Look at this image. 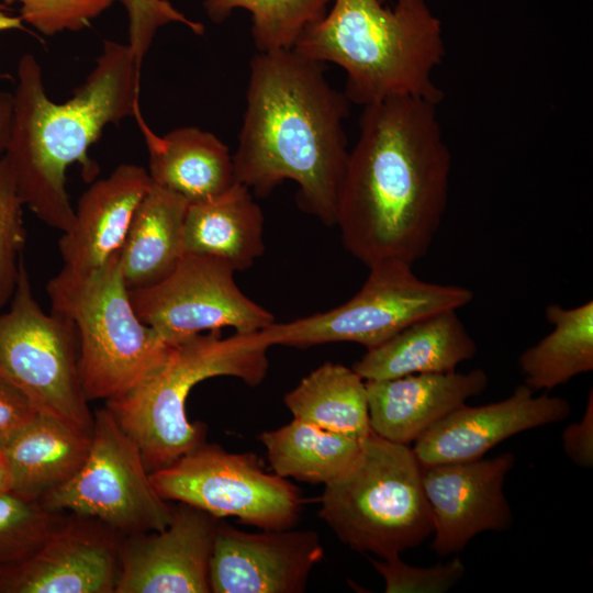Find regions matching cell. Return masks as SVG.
Returning a JSON list of instances; mask_svg holds the SVG:
<instances>
[{
  "label": "cell",
  "instance_id": "5bb4252c",
  "mask_svg": "<svg viewBox=\"0 0 593 593\" xmlns=\"http://www.w3.org/2000/svg\"><path fill=\"white\" fill-rule=\"evenodd\" d=\"M514 462L512 452H503L490 459L419 463L435 525L432 549L438 556L461 552L482 532L511 527L513 514L504 483Z\"/></svg>",
  "mask_w": 593,
  "mask_h": 593
},
{
  "label": "cell",
  "instance_id": "44dd1931",
  "mask_svg": "<svg viewBox=\"0 0 593 593\" xmlns=\"http://www.w3.org/2000/svg\"><path fill=\"white\" fill-rule=\"evenodd\" d=\"M457 311H440L412 323L368 349L353 369L363 380L455 371L478 350Z\"/></svg>",
  "mask_w": 593,
  "mask_h": 593
},
{
  "label": "cell",
  "instance_id": "6da1fadb",
  "mask_svg": "<svg viewBox=\"0 0 593 593\" xmlns=\"http://www.w3.org/2000/svg\"><path fill=\"white\" fill-rule=\"evenodd\" d=\"M437 103L393 97L363 107L338 193L345 248L367 265L424 257L447 209L451 155Z\"/></svg>",
  "mask_w": 593,
  "mask_h": 593
},
{
  "label": "cell",
  "instance_id": "f35d334b",
  "mask_svg": "<svg viewBox=\"0 0 593 593\" xmlns=\"http://www.w3.org/2000/svg\"><path fill=\"white\" fill-rule=\"evenodd\" d=\"M379 1L384 4V2H387L388 0H379Z\"/></svg>",
  "mask_w": 593,
  "mask_h": 593
},
{
  "label": "cell",
  "instance_id": "cb8c5ba5",
  "mask_svg": "<svg viewBox=\"0 0 593 593\" xmlns=\"http://www.w3.org/2000/svg\"><path fill=\"white\" fill-rule=\"evenodd\" d=\"M188 204L179 194L152 183L118 251L128 290L156 284L176 268L183 255L182 228Z\"/></svg>",
  "mask_w": 593,
  "mask_h": 593
},
{
  "label": "cell",
  "instance_id": "f1b7e54d",
  "mask_svg": "<svg viewBox=\"0 0 593 593\" xmlns=\"http://www.w3.org/2000/svg\"><path fill=\"white\" fill-rule=\"evenodd\" d=\"M60 521L40 500L0 493V574L32 556Z\"/></svg>",
  "mask_w": 593,
  "mask_h": 593
},
{
  "label": "cell",
  "instance_id": "603a6c76",
  "mask_svg": "<svg viewBox=\"0 0 593 593\" xmlns=\"http://www.w3.org/2000/svg\"><path fill=\"white\" fill-rule=\"evenodd\" d=\"M182 251L221 259L234 271L249 268L265 251L264 214L251 191L236 181L211 200L189 203Z\"/></svg>",
  "mask_w": 593,
  "mask_h": 593
},
{
  "label": "cell",
  "instance_id": "ac0fdd59",
  "mask_svg": "<svg viewBox=\"0 0 593 593\" xmlns=\"http://www.w3.org/2000/svg\"><path fill=\"white\" fill-rule=\"evenodd\" d=\"M488 382L480 368L467 373L455 370L366 380L370 428L387 440L410 445L468 399L481 394Z\"/></svg>",
  "mask_w": 593,
  "mask_h": 593
},
{
  "label": "cell",
  "instance_id": "74e56055",
  "mask_svg": "<svg viewBox=\"0 0 593 593\" xmlns=\"http://www.w3.org/2000/svg\"><path fill=\"white\" fill-rule=\"evenodd\" d=\"M10 491V480L8 472L0 459V493Z\"/></svg>",
  "mask_w": 593,
  "mask_h": 593
},
{
  "label": "cell",
  "instance_id": "8d00e7d4",
  "mask_svg": "<svg viewBox=\"0 0 593 593\" xmlns=\"http://www.w3.org/2000/svg\"><path fill=\"white\" fill-rule=\"evenodd\" d=\"M10 30H25L20 16L8 14L0 5V32Z\"/></svg>",
  "mask_w": 593,
  "mask_h": 593
},
{
  "label": "cell",
  "instance_id": "7402d4cb",
  "mask_svg": "<svg viewBox=\"0 0 593 593\" xmlns=\"http://www.w3.org/2000/svg\"><path fill=\"white\" fill-rule=\"evenodd\" d=\"M91 433L51 414H37L3 447L10 491L34 500L67 482L83 463Z\"/></svg>",
  "mask_w": 593,
  "mask_h": 593
},
{
  "label": "cell",
  "instance_id": "d6a6232c",
  "mask_svg": "<svg viewBox=\"0 0 593 593\" xmlns=\"http://www.w3.org/2000/svg\"><path fill=\"white\" fill-rule=\"evenodd\" d=\"M125 8L128 21V42L139 67L148 53L157 31L170 23L187 26L192 33L202 35L204 26L190 20L168 0H118Z\"/></svg>",
  "mask_w": 593,
  "mask_h": 593
},
{
  "label": "cell",
  "instance_id": "2e32d148",
  "mask_svg": "<svg viewBox=\"0 0 593 593\" xmlns=\"http://www.w3.org/2000/svg\"><path fill=\"white\" fill-rule=\"evenodd\" d=\"M80 517L61 519L32 556L0 574V593H114L118 532Z\"/></svg>",
  "mask_w": 593,
  "mask_h": 593
},
{
  "label": "cell",
  "instance_id": "83f0119b",
  "mask_svg": "<svg viewBox=\"0 0 593 593\" xmlns=\"http://www.w3.org/2000/svg\"><path fill=\"white\" fill-rule=\"evenodd\" d=\"M332 0H203L214 23L226 20L235 9L251 15V36L258 52L293 48L301 34L321 20Z\"/></svg>",
  "mask_w": 593,
  "mask_h": 593
},
{
  "label": "cell",
  "instance_id": "d590c367",
  "mask_svg": "<svg viewBox=\"0 0 593 593\" xmlns=\"http://www.w3.org/2000/svg\"><path fill=\"white\" fill-rule=\"evenodd\" d=\"M13 112V93L0 91V155L3 154L9 135Z\"/></svg>",
  "mask_w": 593,
  "mask_h": 593
},
{
  "label": "cell",
  "instance_id": "9c48e42d",
  "mask_svg": "<svg viewBox=\"0 0 593 593\" xmlns=\"http://www.w3.org/2000/svg\"><path fill=\"white\" fill-rule=\"evenodd\" d=\"M0 377L38 411L92 433L76 326L60 313H46L36 302L23 259L10 307L0 312Z\"/></svg>",
  "mask_w": 593,
  "mask_h": 593
},
{
  "label": "cell",
  "instance_id": "836d02e7",
  "mask_svg": "<svg viewBox=\"0 0 593 593\" xmlns=\"http://www.w3.org/2000/svg\"><path fill=\"white\" fill-rule=\"evenodd\" d=\"M38 410L14 384L0 377V449L3 448Z\"/></svg>",
  "mask_w": 593,
  "mask_h": 593
},
{
  "label": "cell",
  "instance_id": "4fadbf2b",
  "mask_svg": "<svg viewBox=\"0 0 593 593\" xmlns=\"http://www.w3.org/2000/svg\"><path fill=\"white\" fill-rule=\"evenodd\" d=\"M220 518L187 503L169 525L126 535L114 593H210V562Z\"/></svg>",
  "mask_w": 593,
  "mask_h": 593
},
{
  "label": "cell",
  "instance_id": "5b68a950",
  "mask_svg": "<svg viewBox=\"0 0 593 593\" xmlns=\"http://www.w3.org/2000/svg\"><path fill=\"white\" fill-rule=\"evenodd\" d=\"M271 347L262 331L222 337L198 334L170 345L164 360L123 395L107 401L121 428L135 443L149 473L204 443L205 426L191 423L187 398L199 382L220 376L250 387L265 379Z\"/></svg>",
  "mask_w": 593,
  "mask_h": 593
},
{
  "label": "cell",
  "instance_id": "e0dca14e",
  "mask_svg": "<svg viewBox=\"0 0 593 593\" xmlns=\"http://www.w3.org/2000/svg\"><path fill=\"white\" fill-rule=\"evenodd\" d=\"M519 384L505 400L481 406L461 404L430 426L412 448L421 465L468 461L483 456L518 433L558 423L571 414L570 403L548 393L535 396Z\"/></svg>",
  "mask_w": 593,
  "mask_h": 593
},
{
  "label": "cell",
  "instance_id": "8fae6325",
  "mask_svg": "<svg viewBox=\"0 0 593 593\" xmlns=\"http://www.w3.org/2000/svg\"><path fill=\"white\" fill-rule=\"evenodd\" d=\"M158 494L208 512L234 516L262 530L292 528L303 499L286 478L270 474L254 454H233L205 441L171 465L149 473Z\"/></svg>",
  "mask_w": 593,
  "mask_h": 593
},
{
  "label": "cell",
  "instance_id": "9a60e30c",
  "mask_svg": "<svg viewBox=\"0 0 593 593\" xmlns=\"http://www.w3.org/2000/svg\"><path fill=\"white\" fill-rule=\"evenodd\" d=\"M323 556L313 530L247 533L220 519L210 562L211 592L301 593Z\"/></svg>",
  "mask_w": 593,
  "mask_h": 593
},
{
  "label": "cell",
  "instance_id": "277c9868",
  "mask_svg": "<svg viewBox=\"0 0 593 593\" xmlns=\"http://www.w3.org/2000/svg\"><path fill=\"white\" fill-rule=\"evenodd\" d=\"M293 49L346 72L345 96L362 107L393 97L439 104L444 92L433 76L446 47L441 22L426 0H334Z\"/></svg>",
  "mask_w": 593,
  "mask_h": 593
},
{
  "label": "cell",
  "instance_id": "1f68e13d",
  "mask_svg": "<svg viewBox=\"0 0 593 593\" xmlns=\"http://www.w3.org/2000/svg\"><path fill=\"white\" fill-rule=\"evenodd\" d=\"M21 4L20 18L44 35L77 32L118 0H3Z\"/></svg>",
  "mask_w": 593,
  "mask_h": 593
},
{
  "label": "cell",
  "instance_id": "7c38bea8",
  "mask_svg": "<svg viewBox=\"0 0 593 593\" xmlns=\"http://www.w3.org/2000/svg\"><path fill=\"white\" fill-rule=\"evenodd\" d=\"M234 272L221 259L184 254L169 276L128 290L130 298L139 320L170 345L223 327L250 334L275 323L269 311L239 290Z\"/></svg>",
  "mask_w": 593,
  "mask_h": 593
},
{
  "label": "cell",
  "instance_id": "d4e9b609",
  "mask_svg": "<svg viewBox=\"0 0 593 593\" xmlns=\"http://www.w3.org/2000/svg\"><path fill=\"white\" fill-rule=\"evenodd\" d=\"M363 439L331 432L298 418L260 435L276 474L324 485L343 477L354 466L360 456Z\"/></svg>",
  "mask_w": 593,
  "mask_h": 593
},
{
  "label": "cell",
  "instance_id": "4316f807",
  "mask_svg": "<svg viewBox=\"0 0 593 593\" xmlns=\"http://www.w3.org/2000/svg\"><path fill=\"white\" fill-rule=\"evenodd\" d=\"M298 418L357 439L371 432L366 380L353 368L325 362L284 396Z\"/></svg>",
  "mask_w": 593,
  "mask_h": 593
},
{
  "label": "cell",
  "instance_id": "d6986e66",
  "mask_svg": "<svg viewBox=\"0 0 593 593\" xmlns=\"http://www.w3.org/2000/svg\"><path fill=\"white\" fill-rule=\"evenodd\" d=\"M152 183L148 171L135 164H121L93 182L78 201L71 228L58 240L64 266L88 271L116 254Z\"/></svg>",
  "mask_w": 593,
  "mask_h": 593
},
{
  "label": "cell",
  "instance_id": "f546056e",
  "mask_svg": "<svg viewBox=\"0 0 593 593\" xmlns=\"http://www.w3.org/2000/svg\"><path fill=\"white\" fill-rule=\"evenodd\" d=\"M23 206L13 176L0 156V312L13 296L23 259Z\"/></svg>",
  "mask_w": 593,
  "mask_h": 593
},
{
  "label": "cell",
  "instance_id": "8992f818",
  "mask_svg": "<svg viewBox=\"0 0 593 593\" xmlns=\"http://www.w3.org/2000/svg\"><path fill=\"white\" fill-rule=\"evenodd\" d=\"M46 292L52 311L76 326L80 379L89 401L123 395L166 357L170 344L137 316L118 253L88 271L64 266Z\"/></svg>",
  "mask_w": 593,
  "mask_h": 593
},
{
  "label": "cell",
  "instance_id": "52a82bcc",
  "mask_svg": "<svg viewBox=\"0 0 593 593\" xmlns=\"http://www.w3.org/2000/svg\"><path fill=\"white\" fill-rule=\"evenodd\" d=\"M318 514L344 544L381 559L419 546L435 528L413 449L372 430L354 466L324 485Z\"/></svg>",
  "mask_w": 593,
  "mask_h": 593
},
{
  "label": "cell",
  "instance_id": "ba28073f",
  "mask_svg": "<svg viewBox=\"0 0 593 593\" xmlns=\"http://www.w3.org/2000/svg\"><path fill=\"white\" fill-rule=\"evenodd\" d=\"M412 267L396 260L372 264L367 280L347 302L261 331L270 346L307 348L348 342L368 350L423 317L459 310L473 300L468 288L424 281Z\"/></svg>",
  "mask_w": 593,
  "mask_h": 593
},
{
  "label": "cell",
  "instance_id": "7a4b0ae2",
  "mask_svg": "<svg viewBox=\"0 0 593 593\" xmlns=\"http://www.w3.org/2000/svg\"><path fill=\"white\" fill-rule=\"evenodd\" d=\"M246 101L232 155L235 180L258 197L292 180L302 210L335 226L350 102L328 83L324 64L293 48L259 52L250 61Z\"/></svg>",
  "mask_w": 593,
  "mask_h": 593
},
{
  "label": "cell",
  "instance_id": "3957f363",
  "mask_svg": "<svg viewBox=\"0 0 593 593\" xmlns=\"http://www.w3.org/2000/svg\"><path fill=\"white\" fill-rule=\"evenodd\" d=\"M141 68L127 44L105 40L74 96L56 103L45 91L36 58L20 57L2 157L24 206L49 227L63 233L71 228L75 209L66 189L67 168L78 163L86 178L96 176L88 149L108 124L134 118L139 109Z\"/></svg>",
  "mask_w": 593,
  "mask_h": 593
},
{
  "label": "cell",
  "instance_id": "30bf717a",
  "mask_svg": "<svg viewBox=\"0 0 593 593\" xmlns=\"http://www.w3.org/2000/svg\"><path fill=\"white\" fill-rule=\"evenodd\" d=\"M40 501L52 512L90 517L125 535L161 530L174 515L139 449L105 406L93 414L90 448L79 470Z\"/></svg>",
  "mask_w": 593,
  "mask_h": 593
},
{
  "label": "cell",
  "instance_id": "484cf974",
  "mask_svg": "<svg viewBox=\"0 0 593 593\" xmlns=\"http://www.w3.org/2000/svg\"><path fill=\"white\" fill-rule=\"evenodd\" d=\"M545 316L552 331L525 349L518 365L526 385L548 392L593 370V302L572 309L550 304Z\"/></svg>",
  "mask_w": 593,
  "mask_h": 593
},
{
  "label": "cell",
  "instance_id": "e575fe53",
  "mask_svg": "<svg viewBox=\"0 0 593 593\" xmlns=\"http://www.w3.org/2000/svg\"><path fill=\"white\" fill-rule=\"evenodd\" d=\"M562 448L578 467L593 466V392H589L584 415L581 421L569 424L562 432Z\"/></svg>",
  "mask_w": 593,
  "mask_h": 593
},
{
  "label": "cell",
  "instance_id": "ffe728a7",
  "mask_svg": "<svg viewBox=\"0 0 593 593\" xmlns=\"http://www.w3.org/2000/svg\"><path fill=\"white\" fill-rule=\"evenodd\" d=\"M148 152L153 183L197 203L211 200L235 182L233 156L213 133L182 126L156 134L137 109L134 115Z\"/></svg>",
  "mask_w": 593,
  "mask_h": 593
},
{
  "label": "cell",
  "instance_id": "4dcf8cb0",
  "mask_svg": "<svg viewBox=\"0 0 593 593\" xmlns=\"http://www.w3.org/2000/svg\"><path fill=\"white\" fill-rule=\"evenodd\" d=\"M370 561L383 578L387 593H444L466 573V567L458 557L429 568L410 566L400 556Z\"/></svg>",
  "mask_w": 593,
  "mask_h": 593
}]
</instances>
